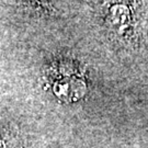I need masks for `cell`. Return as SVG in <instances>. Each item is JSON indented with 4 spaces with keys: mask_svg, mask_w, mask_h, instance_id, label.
Instances as JSON below:
<instances>
[{
    "mask_svg": "<svg viewBox=\"0 0 148 148\" xmlns=\"http://www.w3.org/2000/svg\"><path fill=\"white\" fill-rule=\"evenodd\" d=\"M0 148H10L9 143L7 142L5 137H3V136H0Z\"/></svg>",
    "mask_w": 148,
    "mask_h": 148,
    "instance_id": "1",
    "label": "cell"
}]
</instances>
